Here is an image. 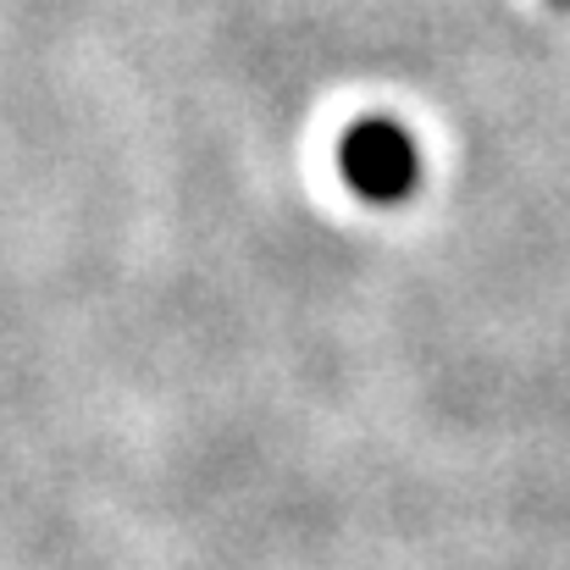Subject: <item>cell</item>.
I'll use <instances>...</instances> for the list:
<instances>
[{"mask_svg":"<svg viewBox=\"0 0 570 570\" xmlns=\"http://www.w3.org/2000/svg\"><path fill=\"white\" fill-rule=\"evenodd\" d=\"M338 173H344V184L361 194V199L399 205L421 184V156H415V139L399 122L366 117V122H355L338 139Z\"/></svg>","mask_w":570,"mask_h":570,"instance_id":"cell-1","label":"cell"},{"mask_svg":"<svg viewBox=\"0 0 570 570\" xmlns=\"http://www.w3.org/2000/svg\"><path fill=\"white\" fill-rule=\"evenodd\" d=\"M560 6H570V0H560Z\"/></svg>","mask_w":570,"mask_h":570,"instance_id":"cell-2","label":"cell"}]
</instances>
